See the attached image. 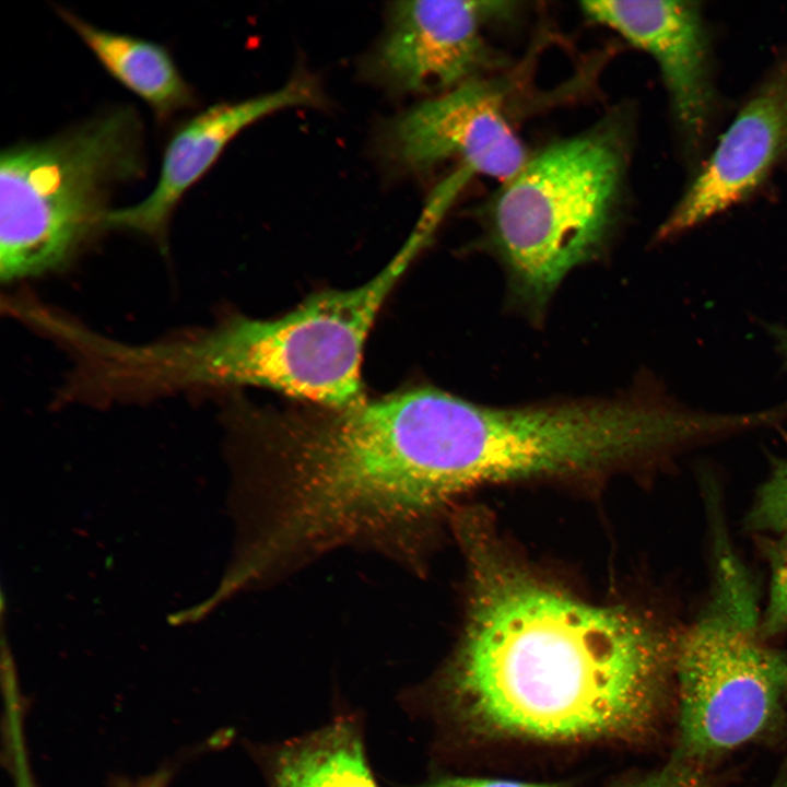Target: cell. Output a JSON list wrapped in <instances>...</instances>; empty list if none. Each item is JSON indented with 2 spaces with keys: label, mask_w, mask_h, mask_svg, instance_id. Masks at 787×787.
<instances>
[{
  "label": "cell",
  "mask_w": 787,
  "mask_h": 787,
  "mask_svg": "<svg viewBox=\"0 0 787 787\" xmlns=\"http://www.w3.org/2000/svg\"><path fill=\"white\" fill-rule=\"evenodd\" d=\"M470 573L461 644L448 676L454 709L494 735L548 742L638 735L654 721L678 638L623 608L551 587L465 516Z\"/></svg>",
  "instance_id": "1"
},
{
  "label": "cell",
  "mask_w": 787,
  "mask_h": 787,
  "mask_svg": "<svg viewBox=\"0 0 787 787\" xmlns=\"http://www.w3.org/2000/svg\"><path fill=\"white\" fill-rule=\"evenodd\" d=\"M673 673L674 757L698 765L767 730L787 697V656L765 643L753 585L724 541L710 598L678 637Z\"/></svg>",
  "instance_id": "6"
},
{
  "label": "cell",
  "mask_w": 787,
  "mask_h": 787,
  "mask_svg": "<svg viewBox=\"0 0 787 787\" xmlns=\"http://www.w3.org/2000/svg\"><path fill=\"white\" fill-rule=\"evenodd\" d=\"M764 552L770 566V587L761 614V633L766 639L787 630V532L770 539Z\"/></svg>",
  "instance_id": "15"
},
{
  "label": "cell",
  "mask_w": 787,
  "mask_h": 787,
  "mask_svg": "<svg viewBox=\"0 0 787 787\" xmlns=\"http://www.w3.org/2000/svg\"><path fill=\"white\" fill-rule=\"evenodd\" d=\"M271 787H377L361 733L336 720L280 747L269 765Z\"/></svg>",
  "instance_id": "13"
},
{
  "label": "cell",
  "mask_w": 787,
  "mask_h": 787,
  "mask_svg": "<svg viewBox=\"0 0 787 787\" xmlns=\"http://www.w3.org/2000/svg\"><path fill=\"white\" fill-rule=\"evenodd\" d=\"M634 131L629 109L610 113L529 155L482 205L484 239L526 306L544 307L611 239L629 201Z\"/></svg>",
  "instance_id": "4"
},
{
  "label": "cell",
  "mask_w": 787,
  "mask_h": 787,
  "mask_svg": "<svg viewBox=\"0 0 787 787\" xmlns=\"http://www.w3.org/2000/svg\"><path fill=\"white\" fill-rule=\"evenodd\" d=\"M580 10L655 61L680 157L693 175L719 136L726 104L717 83L714 33L702 2L584 1Z\"/></svg>",
  "instance_id": "7"
},
{
  "label": "cell",
  "mask_w": 787,
  "mask_h": 787,
  "mask_svg": "<svg viewBox=\"0 0 787 787\" xmlns=\"http://www.w3.org/2000/svg\"><path fill=\"white\" fill-rule=\"evenodd\" d=\"M626 787H709L698 764L674 757L668 765Z\"/></svg>",
  "instance_id": "16"
},
{
  "label": "cell",
  "mask_w": 787,
  "mask_h": 787,
  "mask_svg": "<svg viewBox=\"0 0 787 787\" xmlns=\"http://www.w3.org/2000/svg\"><path fill=\"white\" fill-rule=\"evenodd\" d=\"M142 129L118 107L49 139L0 154V277L62 271L106 230L115 185L143 174Z\"/></svg>",
  "instance_id": "5"
},
{
  "label": "cell",
  "mask_w": 787,
  "mask_h": 787,
  "mask_svg": "<svg viewBox=\"0 0 787 787\" xmlns=\"http://www.w3.org/2000/svg\"><path fill=\"white\" fill-rule=\"evenodd\" d=\"M427 236L414 228L373 279L326 291L274 319L234 316L208 330L144 344L139 371L155 396L186 389L260 386L325 408L365 400L361 361L386 297Z\"/></svg>",
  "instance_id": "3"
},
{
  "label": "cell",
  "mask_w": 787,
  "mask_h": 787,
  "mask_svg": "<svg viewBox=\"0 0 787 787\" xmlns=\"http://www.w3.org/2000/svg\"><path fill=\"white\" fill-rule=\"evenodd\" d=\"M426 787H567L560 782H524L484 777H446Z\"/></svg>",
  "instance_id": "18"
},
{
  "label": "cell",
  "mask_w": 787,
  "mask_h": 787,
  "mask_svg": "<svg viewBox=\"0 0 787 787\" xmlns=\"http://www.w3.org/2000/svg\"><path fill=\"white\" fill-rule=\"evenodd\" d=\"M512 87L494 73L419 104L389 131L393 156L413 169L456 161L472 176L508 180L530 155L514 126Z\"/></svg>",
  "instance_id": "9"
},
{
  "label": "cell",
  "mask_w": 787,
  "mask_h": 787,
  "mask_svg": "<svg viewBox=\"0 0 787 787\" xmlns=\"http://www.w3.org/2000/svg\"><path fill=\"white\" fill-rule=\"evenodd\" d=\"M103 68L121 85L142 98L161 119L191 106V86L171 54L160 44L94 26L74 13L58 9Z\"/></svg>",
  "instance_id": "12"
},
{
  "label": "cell",
  "mask_w": 787,
  "mask_h": 787,
  "mask_svg": "<svg viewBox=\"0 0 787 787\" xmlns=\"http://www.w3.org/2000/svg\"><path fill=\"white\" fill-rule=\"evenodd\" d=\"M169 775L166 771H161L145 779L142 787H166Z\"/></svg>",
  "instance_id": "20"
},
{
  "label": "cell",
  "mask_w": 787,
  "mask_h": 787,
  "mask_svg": "<svg viewBox=\"0 0 787 787\" xmlns=\"http://www.w3.org/2000/svg\"><path fill=\"white\" fill-rule=\"evenodd\" d=\"M787 163V44L780 47L659 225L684 234L756 195Z\"/></svg>",
  "instance_id": "8"
},
{
  "label": "cell",
  "mask_w": 787,
  "mask_h": 787,
  "mask_svg": "<svg viewBox=\"0 0 787 787\" xmlns=\"http://www.w3.org/2000/svg\"><path fill=\"white\" fill-rule=\"evenodd\" d=\"M744 526L756 533L787 532V457L773 461L745 515Z\"/></svg>",
  "instance_id": "14"
},
{
  "label": "cell",
  "mask_w": 787,
  "mask_h": 787,
  "mask_svg": "<svg viewBox=\"0 0 787 787\" xmlns=\"http://www.w3.org/2000/svg\"><path fill=\"white\" fill-rule=\"evenodd\" d=\"M771 787H787V778H783L777 780L774 785Z\"/></svg>",
  "instance_id": "21"
},
{
  "label": "cell",
  "mask_w": 787,
  "mask_h": 787,
  "mask_svg": "<svg viewBox=\"0 0 787 787\" xmlns=\"http://www.w3.org/2000/svg\"><path fill=\"white\" fill-rule=\"evenodd\" d=\"M766 330L772 338L775 349L787 368V327L783 325H767Z\"/></svg>",
  "instance_id": "19"
},
{
  "label": "cell",
  "mask_w": 787,
  "mask_h": 787,
  "mask_svg": "<svg viewBox=\"0 0 787 787\" xmlns=\"http://www.w3.org/2000/svg\"><path fill=\"white\" fill-rule=\"evenodd\" d=\"M3 738L4 753L14 787H37L30 766L24 728L11 726L4 731Z\"/></svg>",
  "instance_id": "17"
},
{
  "label": "cell",
  "mask_w": 787,
  "mask_h": 787,
  "mask_svg": "<svg viewBox=\"0 0 787 787\" xmlns=\"http://www.w3.org/2000/svg\"><path fill=\"white\" fill-rule=\"evenodd\" d=\"M318 99L315 84L301 78L269 93L202 110L168 142L158 179L150 195L130 207L110 210L106 228L146 236L165 250L169 221L180 199L242 130L272 113L314 105Z\"/></svg>",
  "instance_id": "11"
},
{
  "label": "cell",
  "mask_w": 787,
  "mask_h": 787,
  "mask_svg": "<svg viewBox=\"0 0 787 787\" xmlns=\"http://www.w3.org/2000/svg\"><path fill=\"white\" fill-rule=\"evenodd\" d=\"M517 10L509 1L396 2L376 54L377 73L401 90L438 94L494 74L505 61L486 30Z\"/></svg>",
  "instance_id": "10"
},
{
  "label": "cell",
  "mask_w": 787,
  "mask_h": 787,
  "mask_svg": "<svg viewBox=\"0 0 787 787\" xmlns=\"http://www.w3.org/2000/svg\"><path fill=\"white\" fill-rule=\"evenodd\" d=\"M449 400L421 387L340 409H242L267 466L259 568L273 573L361 542L411 561L421 529L459 495Z\"/></svg>",
  "instance_id": "2"
}]
</instances>
